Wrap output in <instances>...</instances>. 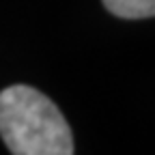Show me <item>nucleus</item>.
<instances>
[{
    "instance_id": "2",
    "label": "nucleus",
    "mask_w": 155,
    "mask_h": 155,
    "mask_svg": "<svg viewBox=\"0 0 155 155\" xmlns=\"http://www.w3.org/2000/svg\"><path fill=\"white\" fill-rule=\"evenodd\" d=\"M106 9L123 19L155 17V0H104Z\"/></svg>"
},
{
    "instance_id": "1",
    "label": "nucleus",
    "mask_w": 155,
    "mask_h": 155,
    "mask_svg": "<svg viewBox=\"0 0 155 155\" xmlns=\"http://www.w3.org/2000/svg\"><path fill=\"white\" fill-rule=\"evenodd\" d=\"M0 136L13 155H73V136L63 112L26 84L0 91Z\"/></svg>"
}]
</instances>
